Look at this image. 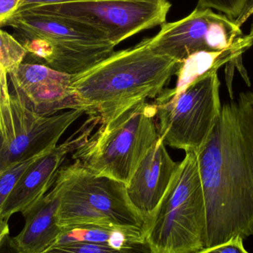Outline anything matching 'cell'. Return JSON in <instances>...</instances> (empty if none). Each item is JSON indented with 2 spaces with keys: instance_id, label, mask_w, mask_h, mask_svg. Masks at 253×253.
<instances>
[{
  "instance_id": "obj_1",
  "label": "cell",
  "mask_w": 253,
  "mask_h": 253,
  "mask_svg": "<svg viewBox=\"0 0 253 253\" xmlns=\"http://www.w3.org/2000/svg\"><path fill=\"white\" fill-rule=\"evenodd\" d=\"M205 196L207 248L253 236V92L224 104L197 154Z\"/></svg>"
},
{
  "instance_id": "obj_2",
  "label": "cell",
  "mask_w": 253,
  "mask_h": 253,
  "mask_svg": "<svg viewBox=\"0 0 253 253\" xmlns=\"http://www.w3.org/2000/svg\"><path fill=\"white\" fill-rule=\"evenodd\" d=\"M181 64L154 51L147 37L72 75L71 87L80 108L101 125L137 102L157 99Z\"/></svg>"
},
{
  "instance_id": "obj_3",
  "label": "cell",
  "mask_w": 253,
  "mask_h": 253,
  "mask_svg": "<svg viewBox=\"0 0 253 253\" xmlns=\"http://www.w3.org/2000/svg\"><path fill=\"white\" fill-rule=\"evenodd\" d=\"M4 26L13 29L31 63L70 75L90 69L115 51L100 33L59 18L16 11Z\"/></svg>"
},
{
  "instance_id": "obj_4",
  "label": "cell",
  "mask_w": 253,
  "mask_h": 253,
  "mask_svg": "<svg viewBox=\"0 0 253 253\" xmlns=\"http://www.w3.org/2000/svg\"><path fill=\"white\" fill-rule=\"evenodd\" d=\"M156 107L147 100L125 108L83 140L74 161L97 176L129 184L149 150L159 140Z\"/></svg>"
},
{
  "instance_id": "obj_5",
  "label": "cell",
  "mask_w": 253,
  "mask_h": 253,
  "mask_svg": "<svg viewBox=\"0 0 253 253\" xmlns=\"http://www.w3.org/2000/svg\"><path fill=\"white\" fill-rule=\"evenodd\" d=\"M51 189L59 197L56 219L62 231L99 225L145 232L147 218L131 202L126 184L97 176L77 161L62 167Z\"/></svg>"
},
{
  "instance_id": "obj_6",
  "label": "cell",
  "mask_w": 253,
  "mask_h": 253,
  "mask_svg": "<svg viewBox=\"0 0 253 253\" xmlns=\"http://www.w3.org/2000/svg\"><path fill=\"white\" fill-rule=\"evenodd\" d=\"M147 220L151 253H196L207 248V217L197 153L188 150Z\"/></svg>"
},
{
  "instance_id": "obj_7",
  "label": "cell",
  "mask_w": 253,
  "mask_h": 253,
  "mask_svg": "<svg viewBox=\"0 0 253 253\" xmlns=\"http://www.w3.org/2000/svg\"><path fill=\"white\" fill-rule=\"evenodd\" d=\"M169 0H82L22 9L95 30L114 46L166 22Z\"/></svg>"
},
{
  "instance_id": "obj_8",
  "label": "cell",
  "mask_w": 253,
  "mask_h": 253,
  "mask_svg": "<svg viewBox=\"0 0 253 253\" xmlns=\"http://www.w3.org/2000/svg\"><path fill=\"white\" fill-rule=\"evenodd\" d=\"M220 86L218 73H211L177 96L156 99L158 132L165 145L200 152L221 115Z\"/></svg>"
},
{
  "instance_id": "obj_9",
  "label": "cell",
  "mask_w": 253,
  "mask_h": 253,
  "mask_svg": "<svg viewBox=\"0 0 253 253\" xmlns=\"http://www.w3.org/2000/svg\"><path fill=\"white\" fill-rule=\"evenodd\" d=\"M10 105V114L0 125V174L54 148L70 126L84 114L75 109L43 117L28 109L13 91Z\"/></svg>"
},
{
  "instance_id": "obj_10",
  "label": "cell",
  "mask_w": 253,
  "mask_h": 253,
  "mask_svg": "<svg viewBox=\"0 0 253 253\" xmlns=\"http://www.w3.org/2000/svg\"><path fill=\"white\" fill-rule=\"evenodd\" d=\"M241 26L212 9L196 7L183 19L161 25L149 43L156 53L182 62L196 52L230 47L244 35Z\"/></svg>"
},
{
  "instance_id": "obj_11",
  "label": "cell",
  "mask_w": 253,
  "mask_h": 253,
  "mask_svg": "<svg viewBox=\"0 0 253 253\" xmlns=\"http://www.w3.org/2000/svg\"><path fill=\"white\" fill-rule=\"evenodd\" d=\"M72 75L45 65L23 62L8 74L13 92L33 112L43 117L80 109L71 87Z\"/></svg>"
},
{
  "instance_id": "obj_12",
  "label": "cell",
  "mask_w": 253,
  "mask_h": 253,
  "mask_svg": "<svg viewBox=\"0 0 253 253\" xmlns=\"http://www.w3.org/2000/svg\"><path fill=\"white\" fill-rule=\"evenodd\" d=\"M91 126L84 124L77 133L60 145H56L48 153L34 162L19 178L14 188L4 202L1 218L8 221L16 212L22 215L41 200L53 187L58 173L69 153L93 132Z\"/></svg>"
},
{
  "instance_id": "obj_13",
  "label": "cell",
  "mask_w": 253,
  "mask_h": 253,
  "mask_svg": "<svg viewBox=\"0 0 253 253\" xmlns=\"http://www.w3.org/2000/svg\"><path fill=\"white\" fill-rule=\"evenodd\" d=\"M179 164L172 160L165 143L159 138L126 186L131 202L147 220L165 196Z\"/></svg>"
},
{
  "instance_id": "obj_14",
  "label": "cell",
  "mask_w": 253,
  "mask_h": 253,
  "mask_svg": "<svg viewBox=\"0 0 253 253\" xmlns=\"http://www.w3.org/2000/svg\"><path fill=\"white\" fill-rule=\"evenodd\" d=\"M59 197L51 189L23 216L25 227L13 237L18 248L25 253H43L53 246L62 234L56 219Z\"/></svg>"
},
{
  "instance_id": "obj_15",
  "label": "cell",
  "mask_w": 253,
  "mask_h": 253,
  "mask_svg": "<svg viewBox=\"0 0 253 253\" xmlns=\"http://www.w3.org/2000/svg\"><path fill=\"white\" fill-rule=\"evenodd\" d=\"M253 45V35L249 34L239 37L232 45L223 50H201L193 53L182 61L176 74L178 79L175 88L165 90L162 96L166 98L177 96L198 79L218 72L223 65L242 58Z\"/></svg>"
},
{
  "instance_id": "obj_16",
  "label": "cell",
  "mask_w": 253,
  "mask_h": 253,
  "mask_svg": "<svg viewBox=\"0 0 253 253\" xmlns=\"http://www.w3.org/2000/svg\"><path fill=\"white\" fill-rule=\"evenodd\" d=\"M56 242H84L120 250L144 243L145 232L135 227L87 225L62 231Z\"/></svg>"
},
{
  "instance_id": "obj_17",
  "label": "cell",
  "mask_w": 253,
  "mask_h": 253,
  "mask_svg": "<svg viewBox=\"0 0 253 253\" xmlns=\"http://www.w3.org/2000/svg\"><path fill=\"white\" fill-rule=\"evenodd\" d=\"M27 51L21 43L0 27V121L10 112L8 74L25 61Z\"/></svg>"
},
{
  "instance_id": "obj_18",
  "label": "cell",
  "mask_w": 253,
  "mask_h": 253,
  "mask_svg": "<svg viewBox=\"0 0 253 253\" xmlns=\"http://www.w3.org/2000/svg\"><path fill=\"white\" fill-rule=\"evenodd\" d=\"M43 253H151L147 242L125 249H113L109 247L84 242H56Z\"/></svg>"
},
{
  "instance_id": "obj_19",
  "label": "cell",
  "mask_w": 253,
  "mask_h": 253,
  "mask_svg": "<svg viewBox=\"0 0 253 253\" xmlns=\"http://www.w3.org/2000/svg\"><path fill=\"white\" fill-rule=\"evenodd\" d=\"M196 7L215 9L242 25L253 14V0H198Z\"/></svg>"
},
{
  "instance_id": "obj_20",
  "label": "cell",
  "mask_w": 253,
  "mask_h": 253,
  "mask_svg": "<svg viewBox=\"0 0 253 253\" xmlns=\"http://www.w3.org/2000/svg\"><path fill=\"white\" fill-rule=\"evenodd\" d=\"M47 153L34 156L28 160L16 164L14 166L7 169L5 172L0 174V219H3L1 215L4 202L13 189L14 188L15 185L19 181V178L29 169L30 167L34 162H37L40 158Z\"/></svg>"
},
{
  "instance_id": "obj_21",
  "label": "cell",
  "mask_w": 253,
  "mask_h": 253,
  "mask_svg": "<svg viewBox=\"0 0 253 253\" xmlns=\"http://www.w3.org/2000/svg\"><path fill=\"white\" fill-rule=\"evenodd\" d=\"M242 238H234L225 243L205 248L196 253H249L245 250Z\"/></svg>"
},
{
  "instance_id": "obj_22",
  "label": "cell",
  "mask_w": 253,
  "mask_h": 253,
  "mask_svg": "<svg viewBox=\"0 0 253 253\" xmlns=\"http://www.w3.org/2000/svg\"><path fill=\"white\" fill-rule=\"evenodd\" d=\"M22 0H0V27L19 9Z\"/></svg>"
},
{
  "instance_id": "obj_23",
  "label": "cell",
  "mask_w": 253,
  "mask_h": 253,
  "mask_svg": "<svg viewBox=\"0 0 253 253\" xmlns=\"http://www.w3.org/2000/svg\"><path fill=\"white\" fill-rule=\"evenodd\" d=\"M82 1V0H22L19 10L36 7V6L46 5V4H60V3L70 2V1Z\"/></svg>"
},
{
  "instance_id": "obj_24",
  "label": "cell",
  "mask_w": 253,
  "mask_h": 253,
  "mask_svg": "<svg viewBox=\"0 0 253 253\" xmlns=\"http://www.w3.org/2000/svg\"><path fill=\"white\" fill-rule=\"evenodd\" d=\"M0 253H25L21 251L17 245L15 243L13 238L7 236L4 238L1 247H0Z\"/></svg>"
},
{
  "instance_id": "obj_25",
  "label": "cell",
  "mask_w": 253,
  "mask_h": 253,
  "mask_svg": "<svg viewBox=\"0 0 253 253\" xmlns=\"http://www.w3.org/2000/svg\"><path fill=\"white\" fill-rule=\"evenodd\" d=\"M7 220L0 219V247L4 238L9 235V225Z\"/></svg>"
},
{
  "instance_id": "obj_26",
  "label": "cell",
  "mask_w": 253,
  "mask_h": 253,
  "mask_svg": "<svg viewBox=\"0 0 253 253\" xmlns=\"http://www.w3.org/2000/svg\"><path fill=\"white\" fill-rule=\"evenodd\" d=\"M250 34H252V35H253V23L252 25V27H251V32H250Z\"/></svg>"
}]
</instances>
